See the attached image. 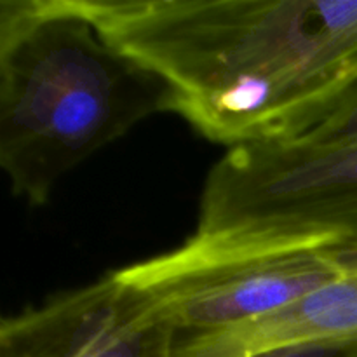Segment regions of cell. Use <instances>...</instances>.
Masks as SVG:
<instances>
[{
    "instance_id": "4",
    "label": "cell",
    "mask_w": 357,
    "mask_h": 357,
    "mask_svg": "<svg viewBox=\"0 0 357 357\" xmlns=\"http://www.w3.org/2000/svg\"><path fill=\"white\" fill-rule=\"evenodd\" d=\"M356 265L354 246H239L190 237L169 253L117 272L178 333H202L275 312Z\"/></svg>"
},
{
    "instance_id": "7",
    "label": "cell",
    "mask_w": 357,
    "mask_h": 357,
    "mask_svg": "<svg viewBox=\"0 0 357 357\" xmlns=\"http://www.w3.org/2000/svg\"><path fill=\"white\" fill-rule=\"evenodd\" d=\"M349 139H357V89L349 94L340 107L331 112L321 124L296 138V142L338 143Z\"/></svg>"
},
{
    "instance_id": "3",
    "label": "cell",
    "mask_w": 357,
    "mask_h": 357,
    "mask_svg": "<svg viewBox=\"0 0 357 357\" xmlns=\"http://www.w3.org/2000/svg\"><path fill=\"white\" fill-rule=\"evenodd\" d=\"M194 237L357 248V139L232 146L208 174Z\"/></svg>"
},
{
    "instance_id": "6",
    "label": "cell",
    "mask_w": 357,
    "mask_h": 357,
    "mask_svg": "<svg viewBox=\"0 0 357 357\" xmlns=\"http://www.w3.org/2000/svg\"><path fill=\"white\" fill-rule=\"evenodd\" d=\"M357 337V265L310 295L246 323L178 333L173 357H251L284 345Z\"/></svg>"
},
{
    "instance_id": "1",
    "label": "cell",
    "mask_w": 357,
    "mask_h": 357,
    "mask_svg": "<svg viewBox=\"0 0 357 357\" xmlns=\"http://www.w3.org/2000/svg\"><path fill=\"white\" fill-rule=\"evenodd\" d=\"M72 2L230 149L300 138L357 89V0Z\"/></svg>"
},
{
    "instance_id": "5",
    "label": "cell",
    "mask_w": 357,
    "mask_h": 357,
    "mask_svg": "<svg viewBox=\"0 0 357 357\" xmlns=\"http://www.w3.org/2000/svg\"><path fill=\"white\" fill-rule=\"evenodd\" d=\"M178 330L119 272L0 323V357H173Z\"/></svg>"
},
{
    "instance_id": "2",
    "label": "cell",
    "mask_w": 357,
    "mask_h": 357,
    "mask_svg": "<svg viewBox=\"0 0 357 357\" xmlns=\"http://www.w3.org/2000/svg\"><path fill=\"white\" fill-rule=\"evenodd\" d=\"M162 112L173 87L72 0H0V167L16 197L45 204L73 167Z\"/></svg>"
},
{
    "instance_id": "8",
    "label": "cell",
    "mask_w": 357,
    "mask_h": 357,
    "mask_svg": "<svg viewBox=\"0 0 357 357\" xmlns=\"http://www.w3.org/2000/svg\"><path fill=\"white\" fill-rule=\"evenodd\" d=\"M251 357H357V337L326 338L284 345Z\"/></svg>"
}]
</instances>
